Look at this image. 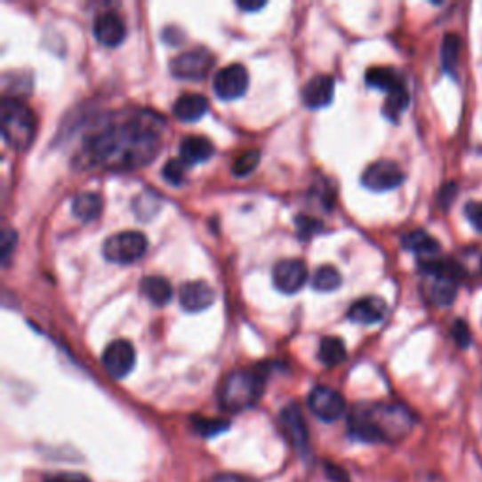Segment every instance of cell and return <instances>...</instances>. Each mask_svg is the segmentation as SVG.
Segmentation results:
<instances>
[{
  "label": "cell",
  "mask_w": 482,
  "mask_h": 482,
  "mask_svg": "<svg viewBox=\"0 0 482 482\" xmlns=\"http://www.w3.org/2000/svg\"><path fill=\"white\" fill-rule=\"evenodd\" d=\"M165 119L153 111L140 109L125 121L109 123L85 140L87 165L108 170H134L146 166L160 149Z\"/></svg>",
  "instance_id": "obj_1"
},
{
  "label": "cell",
  "mask_w": 482,
  "mask_h": 482,
  "mask_svg": "<svg viewBox=\"0 0 482 482\" xmlns=\"http://www.w3.org/2000/svg\"><path fill=\"white\" fill-rule=\"evenodd\" d=\"M414 424V416L404 406L372 404L357 406L349 416L350 436L362 443H396L404 439Z\"/></svg>",
  "instance_id": "obj_2"
},
{
  "label": "cell",
  "mask_w": 482,
  "mask_h": 482,
  "mask_svg": "<svg viewBox=\"0 0 482 482\" xmlns=\"http://www.w3.org/2000/svg\"><path fill=\"white\" fill-rule=\"evenodd\" d=\"M266 387V374L262 367L237 369L222 381L219 392L221 407L230 413H239L259 404Z\"/></svg>",
  "instance_id": "obj_3"
},
{
  "label": "cell",
  "mask_w": 482,
  "mask_h": 482,
  "mask_svg": "<svg viewBox=\"0 0 482 482\" xmlns=\"http://www.w3.org/2000/svg\"><path fill=\"white\" fill-rule=\"evenodd\" d=\"M0 126L3 136L10 148L15 151H27L36 136V116L28 106L13 96H4L0 106Z\"/></svg>",
  "instance_id": "obj_4"
},
{
  "label": "cell",
  "mask_w": 482,
  "mask_h": 482,
  "mask_svg": "<svg viewBox=\"0 0 482 482\" xmlns=\"http://www.w3.org/2000/svg\"><path fill=\"white\" fill-rule=\"evenodd\" d=\"M148 251V237L138 230H125L109 236L104 245L102 254L104 259L116 264H131L140 261Z\"/></svg>",
  "instance_id": "obj_5"
},
{
  "label": "cell",
  "mask_w": 482,
  "mask_h": 482,
  "mask_svg": "<svg viewBox=\"0 0 482 482\" xmlns=\"http://www.w3.org/2000/svg\"><path fill=\"white\" fill-rule=\"evenodd\" d=\"M213 64V53L205 47H197V50H189L173 57L170 62V74L178 79H187V82H200L212 72Z\"/></svg>",
  "instance_id": "obj_6"
},
{
  "label": "cell",
  "mask_w": 482,
  "mask_h": 482,
  "mask_svg": "<svg viewBox=\"0 0 482 482\" xmlns=\"http://www.w3.org/2000/svg\"><path fill=\"white\" fill-rule=\"evenodd\" d=\"M404 180L406 173L394 160H377V163L369 165L362 173V185L375 192L392 190L404 183Z\"/></svg>",
  "instance_id": "obj_7"
},
{
  "label": "cell",
  "mask_w": 482,
  "mask_h": 482,
  "mask_svg": "<svg viewBox=\"0 0 482 482\" xmlns=\"http://www.w3.org/2000/svg\"><path fill=\"white\" fill-rule=\"evenodd\" d=\"M249 87V72L244 64H230L221 68L213 77V91L221 100H236Z\"/></svg>",
  "instance_id": "obj_8"
},
{
  "label": "cell",
  "mask_w": 482,
  "mask_h": 482,
  "mask_svg": "<svg viewBox=\"0 0 482 482\" xmlns=\"http://www.w3.org/2000/svg\"><path fill=\"white\" fill-rule=\"evenodd\" d=\"M308 404L311 413L325 422L340 421L347 409L343 396L330 387H315L309 392Z\"/></svg>",
  "instance_id": "obj_9"
},
{
  "label": "cell",
  "mask_w": 482,
  "mask_h": 482,
  "mask_svg": "<svg viewBox=\"0 0 482 482\" xmlns=\"http://www.w3.org/2000/svg\"><path fill=\"white\" fill-rule=\"evenodd\" d=\"M136 362V352L131 341L116 340L111 341L102 352V366L106 374L114 379H125L133 372Z\"/></svg>",
  "instance_id": "obj_10"
},
{
  "label": "cell",
  "mask_w": 482,
  "mask_h": 482,
  "mask_svg": "<svg viewBox=\"0 0 482 482\" xmlns=\"http://www.w3.org/2000/svg\"><path fill=\"white\" fill-rule=\"evenodd\" d=\"M308 279V268L298 259L279 261L273 268V285L285 294H294Z\"/></svg>",
  "instance_id": "obj_11"
},
{
  "label": "cell",
  "mask_w": 482,
  "mask_h": 482,
  "mask_svg": "<svg viewBox=\"0 0 482 482\" xmlns=\"http://www.w3.org/2000/svg\"><path fill=\"white\" fill-rule=\"evenodd\" d=\"M281 428L285 430V436L291 439V443L298 448V451H305L309 443L308 424L303 421V414L298 404H288L281 409L279 414Z\"/></svg>",
  "instance_id": "obj_12"
},
{
  "label": "cell",
  "mask_w": 482,
  "mask_h": 482,
  "mask_svg": "<svg viewBox=\"0 0 482 482\" xmlns=\"http://www.w3.org/2000/svg\"><path fill=\"white\" fill-rule=\"evenodd\" d=\"M94 38L106 47H117L126 36V28L123 20L116 12H104L94 18L92 23Z\"/></svg>",
  "instance_id": "obj_13"
},
{
  "label": "cell",
  "mask_w": 482,
  "mask_h": 482,
  "mask_svg": "<svg viewBox=\"0 0 482 482\" xmlns=\"http://www.w3.org/2000/svg\"><path fill=\"white\" fill-rule=\"evenodd\" d=\"M181 308L189 313H198L212 308L215 301V291L205 281H189L180 291Z\"/></svg>",
  "instance_id": "obj_14"
},
{
  "label": "cell",
  "mask_w": 482,
  "mask_h": 482,
  "mask_svg": "<svg viewBox=\"0 0 482 482\" xmlns=\"http://www.w3.org/2000/svg\"><path fill=\"white\" fill-rule=\"evenodd\" d=\"M301 99L305 106L311 109L326 108L333 99V77L326 74H318L311 77L301 91Z\"/></svg>",
  "instance_id": "obj_15"
},
{
  "label": "cell",
  "mask_w": 482,
  "mask_h": 482,
  "mask_svg": "<svg viewBox=\"0 0 482 482\" xmlns=\"http://www.w3.org/2000/svg\"><path fill=\"white\" fill-rule=\"evenodd\" d=\"M387 315V303H384L381 298L375 296H367L360 298L355 303L350 305L347 317L349 320L357 325H375L381 323V320Z\"/></svg>",
  "instance_id": "obj_16"
},
{
  "label": "cell",
  "mask_w": 482,
  "mask_h": 482,
  "mask_svg": "<svg viewBox=\"0 0 482 482\" xmlns=\"http://www.w3.org/2000/svg\"><path fill=\"white\" fill-rule=\"evenodd\" d=\"M404 247L411 253L416 254V259H419V264L436 261L441 256V245L438 244L436 237H431L428 232L424 230H414L409 232L407 236H404Z\"/></svg>",
  "instance_id": "obj_17"
},
{
  "label": "cell",
  "mask_w": 482,
  "mask_h": 482,
  "mask_svg": "<svg viewBox=\"0 0 482 482\" xmlns=\"http://www.w3.org/2000/svg\"><path fill=\"white\" fill-rule=\"evenodd\" d=\"M207 108H210V102L204 94L187 92L173 102V116L183 123H195L207 114Z\"/></svg>",
  "instance_id": "obj_18"
},
{
  "label": "cell",
  "mask_w": 482,
  "mask_h": 482,
  "mask_svg": "<svg viewBox=\"0 0 482 482\" xmlns=\"http://www.w3.org/2000/svg\"><path fill=\"white\" fill-rule=\"evenodd\" d=\"M366 84L374 89L384 91L387 94L399 91L406 87L404 77L399 76L398 70L390 68V67H374L369 68L366 74Z\"/></svg>",
  "instance_id": "obj_19"
},
{
  "label": "cell",
  "mask_w": 482,
  "mask_h": 482,
  "mask_svg": "<svg viewBox=\"0 0 482 482\" xmlns=\"http://www.w3.org/2000/svg\"><path fill=\"white\" fill-rule=\"evenodd\" d=\"M180 153L187 165H200L213 157V143L204 136H187L181 141Z\"/></svg>",
  "instance_id": "obj_20"
},
{
  "label": "cell",
  "mask_w": 482,
  "mask_h": 482,
  "mask_svg": "<svg viewBox=\"0 0 482 482\" xmlns=\"http://www.w3.org/2000/svg\"><path fill=\"white\" fill-rule=\"evenodd\" d=\"M104 202L99 195H94V192H84V195H77L72 200V213L74 217H77L79 221L84 222H91L94 219H99L102 213Z\"/></svg>",
  "instance_id": "obj_21"
},
{
  "label": "cell",
  "mask_w": 482,
  "mask_h": 482,
  "mask_svg": "<svg viewBox=\"0 0 482 482\" xmlns=\"http://www.w3.org/2000/svg\"><path fill=\"white\" fill-rule=\"evenodd\" d=\"M141 293L155 305H166L172 300V294H173L170 281L165 279V277H160V276L143 277Z\"/></svg>",
  "instance_id": "obj_22"
},
{
  "label": "cell",
  "mask_w": 482,
  "mask_h": 482,
  "mask_svg": "<svg viewBox=\"0 0 482 482\" xmlns=\"http://www.w3.org/2000/svg\"><path fill=\"white\" fill-rule=\"evenodd\" d=\"M318 358L326 367H335L343 364L347 358V349L341 337H335V335L323 337V341H320V347H318Z\"/></svg>",
  "instance_id": "obj_23"
},
{
  "label": "cell",
  "mask_w": 482,
  "mask_h": 482,
  "mask_svg": "<svg viewBox=\"0 0 482 482\" xmlns=\"http://www.w3.org/2000/svg\"><path fill=\"white\" fill-rule=\"evenodd\" d=\"M458 294V283L453 279L431 277L430 298L436 305H451Z\"/></svg>",
  "instance_id": "obj_24"
},
{
  "label": "cell",
  "mask_w": 482,
  "mask_h": 482,
  "mask_svg": "<svg viewBox=\"0 0 482 482\" xmlns=\"http://www.w3.org/2000/svg\"><path fill=\"white\" fill-rule=\"evenodd\" d=\"M341 273L333 266H320L313 276V288L318 293H332L341 286Z\"/></svg>",
  "instance_id": "obj_25"
},
{
  "label": "cell",
  "mask_w": 482,
  "mask_h": 482,
  "mask_svg": "<svg viewBox=\"0 0 482 482\" xmlns=\"http://www.w3.org/2000/svg\"><path fill=\"white\" fill-rule=\"evenodd\" d=\"M462 42L456 35H446L443 38V47H441V62H443V68L454 76L456 74V68H458V62H460V50H462Z\"/></svg>",
  "instance_id": "obj_26"
},
{
  "label": "cell",
  "mask_w": 482,
  "mask_h": 482,
  "mask_svg": "<svg viewBox=\"0 0 482 482\" xmlns=\"http://www.w3.org/2000/svg\"><path fill=\"white\" fill-rule=\"evenodd\" d=\"M407 106H409V92H407V87H404V89L387 94L382 114L396 123L399 119V116L407 109Z\"/></svg>",
  "instance_id": "obj_27"
},
{
  "label": "cell",
  "mask_w": 482,
  "mask_h": 482,
  "mask_svg": "<svg viewBox=\"0 0 482 482\" xmlns=\"http://www.w3.org/2000/svg\"><path fill=\"white\" fill-rule=\"evenodd\" d=\"M192 426H195V430L200 433V436L204 438H215L219 436V433L227 431L230 428V422L229 421H221V419H200V416H197V419H192Z\"/></svg>",
  "instance_id": "obj_28"
},
{
  "label": "cell",
  "mask_w": 482,
  "mask_h": 482,
  "mask_svg": "<svg viewBox=\"0 0 482 482\" xmlns=\"http://www.w3.org/2000/svg\"><path fill=\"white\" fill-rule=\"evenodd\" d=\"M261 163V153L259 151H245L244 155H239L236 158V163L232 166V172L236 178H245V175L253 173Z\"/></svg>",
  "instance_id": "obj_29"
},
{
  "label": "cell",
  "mask_w": 482,
  "mask_h": 482,
  "mask_svg": "<svg viewBox=\"0 0 482 482\" xmlns=\"http://www.w3.org/2000/svg\"><path fill=\"white\" fill-rule=\"evenodd\" d=\"M189 165L183 158H170L163 168V178L172 185H181L185 181Z\"/></svg>",
  "instance_id": "obj_30"
},
{
  "label": "cell",
  "mask_w": 482,
  "mask_h": 482,
  "mask_svg": "<svg viewBox=\"0 0 482 482\" xmlns=\"http://www.w3.org/2000/svg\"><path fill=\"white\" fill-rule=\"evenodd\" d=\"M296 229L298 234L301 237H311L313 234H317L320 229H323V224H320L317 219L308 217V215H298L296 217Z\"/></svg>",
  "instance_id": "obj_31"
},
{
  "label": "cell",
  "mask_w": 482,
  "mask_h": 482,
  "mask_svg": "<svg viewBox=\"0 0 482 482\" xmlns=\"http://www.w3.org/2000/svg\"><path fill=\"white\" fill-rule=\"evenodd\" d=\"M453 337L460 349H468L471 345V333L465 320H456V323L453 325Z\"/></svg>",
  "instance_id": "obj_32"
},
{
  "label": "cell",
  "mask_w": 482,
  "mask_h": 482,
  "mask_svg": "<svg viewBox=\"0 0 482 482\" xmlns=\"http://www.w3.org/2000/svg\"><path fill=\"white\" fill-rule=\"evenodd\" d=\"M15 244H18V234L12 229H6L3 236H0V256H3L4 262H8L12 251L15 249Z\"/></svg>",
  "instance_id": "obj_33"
},
{
  "label": "cell",
  "mask_w": 482,
  "mask_h": 482,
  "mask_svg": "<svg viewBox=\"0 0 482 482\" xmlns=\"http://www.w3.org/2000/svg\"><path fill=\"white\" fill-rule=\"evenodd\" d=\"M465 217L471 222V227L482 234V202H470L465 205Z\"/></svg>",
  "instance_id": "obj_34"
},
{
  "label": "cell",
  "mask_w": 482,
  "mask_h": 482,
  "mask_svg": "<svg viewBox=\"0 0 482 482\" xmlns=\"http://www.w3.org/2000/svg\"><path fill=\"white\" fill-rule=\"evenodd\" d=\"M44 482H91V480L85 475H79V473H53V475H47Z\"/></svg>",
  "instance_id": "obj_35"
},
{
  "label": "cell",
  "mask_w": 482,
  "mask_h": 482,
  "mask_svg": "<svg viewBox=\"0 0 482 482\" xmlns=\"http://www.w3.org/2000/svg\"><path fill=\"white\" fill-rule=\"evenodd\" d=\"M326 473H328V478L333 482H350L349 473L341 468H337V465H333V463L332 465L326 463Z\"/></svg>",
  "instance_id": "obj_36"
},
{
  "label": "cell",
  "mask_w": 482,
  "mask_h": 482,
  "mask_svg": "<svg viewBox=\"0 0 482 482\" xmlns=\"http://www.w3.org/2000/svg\"><path fill=\"white\" fill-rule=\"evenodd\" d=\"M456 192H458V187L456 183H446L443 189H441V195H439V200L445 207H448V204H451L456 197Z\"/></svg>",
  "instance_id": "obj_37"
},
{
  "label": "cell",
  "mask_w": 482,
  "mask_h": 482,
  "mask_svg": "<svg viewBox=\"0 0 482 482\" xmlns=\"http://www.w3.org/2000/svg\"><path fill=\"white\" fill-rule=\"evenodd\" d=\"M212 482H256L254 478L244 477V475H234V473H221Z\"/></svg>",
  "instance_id": "obj_38"
},
{
  "label": "cell",
  "mask_w": 482,
  "mask_h": 482,
  "mask_svg": "<svg viewBox=\"0 0 482 482\" xmlns=\"http://www.w3.org/2000/svg\"><path fill=\"white\" fill-rule=\"evenodd\" d=\"M266 6V3H245V0H239L237 3V8H241L244 12H256V10H262Z\"/></svg>",
  "instance_id": "obj_39"
}]
</instances>
